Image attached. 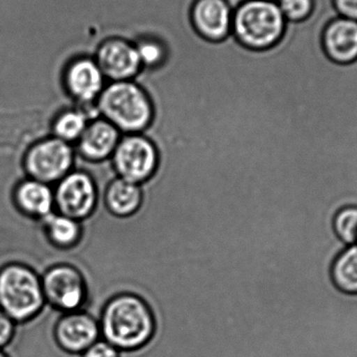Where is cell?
<instances>
[{
    "mask_svg": "<svg viewBox=\"0 0 357 357\" xmlns=\"http://www.w3.org/2000/svg\"><path fill=\"white\" fill-rule=\"evenodd\" d=\"M100 337L119 351H135L148 345L156 333L152 308L139 296L121 294L111 298L98 322Z\"/></svg>",
    "mask_w": 357,
    "mask_h": 357,
    "instance_id": "6da1fadb",
    "label": "cell"
},
{
    "mask_svg": "<svg viewBox=\"0 0 357 357\" xmlns=\"http://www.w3.org/2000/svg\"><path fill=\"white\" fill-rule=\"evenodd\" d=\"M96 106L102 119L129 134H139L154 117L152 98L134 81L108 82Z\"/></svg>",
    "mask_w": 357,
    "mask_h": 357,
    "instance_id": "7a4b0ae2",
    "label": "cell"
},
{
    "mask_svg": "<svg viewBox=\"0 0 357 357\" xmlns=\"http://www.w3.org/2000/svg\"><path fill=\"white\" fill-rule=\"evenodd\" d=\"M289 23L274 0H247L233 12L232 33L239 43L254 50L279 45Z\"/></svg>",
    "mask_w": 357,
    "mask_h": 357,
    "instance_id": "3957f363",
    "label": "cell"
},
{
    "mask_svg": "<svg viewBox=\"0 0 357 357\" xmlns=\"http://www.w3.org/2000/svg\"><path fill=\"white\" fill-rule=\"evenodd\" d=\"M41 279L21 264L0 271V310L17 325L37 318L45 310Z\"/></svg>",
    "mask_w": 357,
    "mask_h": 357,
    "instance_id": "277c9868",
    "label": "cell"
},
{
    "mask_svg": "<svg viewBox=\"0 0 357 357\" xmlns=\"http://www.w3.org/2000/svg\"><path fill=\"white\" fill-rule=\"evenodd\" d=\"M112 161L119 178L140 185L156 172L158 151L149 138L140 134H129L119 140Z\"/></svg>",
    "mask_w": 357,
    "mask_h": 357,
    "instance_id": "5b68a950",
    "label": "cell"
},
{
    "mask_svg": "<svg viewBox=\"0 0 357 357\" xmlns=\"http://www.w3.org/2000/svg\"><path fill=\"white\" fill-rule=\"evenodd\" d=\"M46 304L67 314L79 312L87 299V285L79 270L70 266L50 268L41 280Z\"/></svg>",
    "mask_w": 357,
    "mask_h": 357,
    "instance_id": "8992f818",
    "label": "cell"
},
{
    "mask_svg": "<svg viewBox=\"0 0 357 357\" xmlns=\"http://www.w3.org/2000/svg\"><path fill=\"white\" fill-rule=\"evenodd\" d=\"M73 162L70 144L59 138H48L29 150L25 159L33 180L47 183L60 181L69 174Z\"/></svg>",
    "mask_w": 357,
    "mask_h": 357,
    "instance_id": "52a82bcc",
    "label": "cell"
},
{
    "mask_svg": "<svg viewBox=\"0 0 357 357\" xmlns=\"http://www.w3.org/2000/svg\"><path fill=\"white\" fill-rule=\"evenodd\" d=\"M54 204L60 213L73 220H84L96 209L98 190L96 183L84 172H73L59 181Z\"/></svg>",
    "mask_w": 357,
    "mask_h": 357,
    "instance_id": "ba28073f",
    "label": "cell"
},
{
    "mask_svg": "<svg viewBox=\"0 0 357 357\" xmlns=\"http://www.w3.org/2000/svg\"><path fill=\"white\" fill-rule=\"evenodd\" d=\"M52 333L56 346L71 356L83 354L100 337L98 321L82 310L63 314L54 323Z\"/></svg>",
    "mask_w": 357,
    "mask_h": 357,
    "instance_id": "9c48e42d",
    "label": "cell"
},
{
    "mask_svg": "<svg viewBox=\"0 0 357 357\" xmlns=\"http://www.w3.org/2000/svg\"><path fill=\"white\" fill-rule=\"evenodd\" d=\"M94 60L107 82L133 81L142 69L135 45L119 38L105 41Z\"/></svg>",
    "mask_w": 357,
    "mask_h": 357,
    "instance_id": "30bf717a",
    "label": "cell"
},
{
    "mask_svg": "<svg viewBox=\"0 0 357 357\" xmlns=\"http://www.w3.org/2000/svg\"><path fill=\"white\" fill-rule=\"evenodd\" d=\"M107 83L98 63L91 58L71 61L63 75V87L79 105L96 104Z\"/></svg>",
    "mask_w": 357,
    "mask_h": 357,
    "instance_id": "8fae6325",
    "label": "cell"
},
{
    "mask_svg": "<svg viewBox=\"0 0 357 357\" xmlns=\"http://www.w3.org/2000/svg\"><path fill=\"white\" fill-rule=\"evenodd\" d=\"M321 47L331 62L348 66L357 62V21L335 17L321 33Z\"/></svg>",
    "mask_w": 357,
    "mask_h": 357,
    "instance_id": "7c38bea8",
    "label": "cell"
},
{
    "mask_svg": "<svg viewBox=\"0 0 357 357\" xmlns=\"http://www.w3.org/2000/svg\"><path fill=\"white\" fill-rule=\"evenodd\" d=\"M233 12L226 0H195L191 21L202 37L222 41L232 33Z\"/></svg>",
    "mask_w": 357,
    "mask_h": 357,
    "instance_id": "4fadbf2b",
    "label": "cell"
},
{
    "mask_svg": "<svg viewBox=\"0 0 357 357\" xmlns=\"http://www.w3.org/2000/svg\"><path fill=\"white\" fill-rule=\"evenodd\" d=\"M119 140V130L106 119L98 117L89 121L77 140V149L84 158L98 162L112 157Z\"/></svg>",
    "mask_w": 357,
    "mask_h": 357,
    "instance_id": "5bb4252c",
    "label": "cell"
},
{
    "mask_svg": "<svg viewBox=\"0 0 357 357\" xmlns=\"http://www.w3.org/2000/svg\"><path fill=\"white\" fill-rule=\"evenodd\" d=\"M140 185L117 178L109 184L105 195L107 208L111 213L119 218L133 215L142 204Z\"/></svg>",
    "mask_w": 357,
    "mask_h": 357,
    "instance_id": "9a60e30c",
    "label": "cell"
},
{
    "mask_svg": "<svg viewBox=\"0 0 357 357\" xmlns=\"http://www.w3.org/2000/svg\"><path fill=\"white\" fill-rule=\"evenodd\" d=\"M16 199L25 213L45 218L52 214L54 195L46 183L33 178L25 181L17 188Z\"/></svg>",
    "mask_w": 357,
    "mask_h": 357,
    "instance_id": "2e32d148",
    "label": "cell"
},
{
    "mask_svg": "<svg viewBox=\"0 0 357 357\" xmlns=\"http://www.w3.org/2000/svg\"><path fill=\"white\" fill-rule=\"evenodd\" d=\"M331 278L342 293L357 295V243L347 245L333 258Z\"/></svg>",
    "mask_w": 357,
    "mask_h": 357,
    "instance_id": "e0dca14e",
    "label": "cell"
},
{
    "mask_svg": "<svg viewBox=\"0 0 357 357\" xmlns=\"http://www.w3.org/2000/svg\"><path fill=\"white\" fill-rule=\"evenodd\" d=\"M48 236L61 248L75 245L81 237V226L77 220L63 214H50L44 218Z\"/></svg>",
    "mask_w": 357,
    "mask_h": 357,
    "instance_id": "ac0fdd59",
    "label": "cell"
},
{
    "mask_svg": "<svg viewBox=\"0 0 357 357\" xmlns=\"http://www.w3.org/2000/svg\"><path fill=\"white\" fill-rule=\"evenodd\" d=\"M88 123H89V119L81 109L67 110L61 113L54 121V134L56 138L67 144L77 142L85 131Z\"/></svg>",
    "mask_w": 357,
    "mask_h": 357,
    "instance_id": "d6986e66",
    "label": "cell"
},
{
    "mask_svg": "<svg viewBox=\"0 0 357 357\" xmlns=\"http://www.w3.org/2000/svg\"><path fill=\"white\" fill-rule=\"evenodd\" d=\"M139 56L142 68L152 69L160 66L167 59L165 43L152 35L138 36L132 41Z\"/></svg>",
    "mask_w": 357,
    "mask_h": 357,
    "instance_id": "ffe728a7",
    "label": "cell"
},
{
    "mask_svg": "<svg viewBox=\"0 0 357 357\" xmlns=\"http://www.w3.org/2000/svg\"><path fill=\"white\" fill-rule=\"evenodd\" d=\"M333 230L335 236L344 245L357 243V206L346 205L340 208L333 220Z\"/></svg>",
    "mask_w": 357,
    "mask_h": 357,
    "instance_id": "44dd1931",
    "label": "cell"
},
{
    "mask_svg": "<svg viewBox=\"0 0 357 357\" xmlns=\"http://www.w3.org/2000/svg\"><path fill=\"white\" fill-rule=\"evenodd\" d=\"M289 24H299L312 17L314 0H275Z\"/></svg>",
    "mask_w": 357,
    "mask_h": 357,
    "instance_id": "7402d4cb",
    "label": "cell"
},
{
    "mask_svg": "<svg viewBox=\"0 0 357 357\" xmlns=\"http://www.w3.org/2000/svg\"><path fill=\"white\" fill-rule=\"evenodd\" d=\"M17 324L0 310V350H4L16 335Z\"/></svg>",
    "mask_w": 357,
    "mask_h": 357,
    "instance_id": "603a6c76",
    "label": "cell"
},
{
    "mask_svg": "<svg viewBox=\"0 0 357 357\" xmlns=\"http://www.w3.org/2000/svg\"><path fill=\"white\" fill-rule=\"evenodd\" d=\"M82 357H119V350L105 340L100 339L85 350Z\"/></svg>",
    "mask_w": 357,
    "mask_h": 357,
    "instance_id": "cb8c5ba5",
    "label": "cell"
},
{
    "mask_svg": "<svg viewBox=\"0 0 357 357\" xmlns=\"http://www.w3.org/2000/svg\"><path fill=\"white\" fill-rule=\"evenodd\" d=\"M339 17L357 21V0H331Z\"/></svg>",
    "mask_w": 357,
    "mask_h": 357,
    "instance_id": "d4e9b609",
    "label": "cell"
},
{
    "mask_svg": "<svg viewBox=\"0 0 357 357\" xmlns=\"http://www.w3.org/2000/svg\"><path fill=\"white\" fill-rule=\"evenodd\" d=\"M0 357H10L6 350H0Z\"/></svg>",
    "mask_w": 357,
    "mask_h": 357,
    "instance_id": "484cf974",
    "label": "cell"
},
{
    "mask_svg": "<svg viewBox=\"0 0 357 357\" xmlns=\"http://www.w3.org/2000/svg\"><path fill=\"white\" fill-rule=\"evenodd\" d=\"M274 1H275V0H274Z\"/></svg>",
    "mask_w": 357,
    "mask_h": 357,
    "instance_id": "4316f807",
    "label": "cell"
}]
</instances>
